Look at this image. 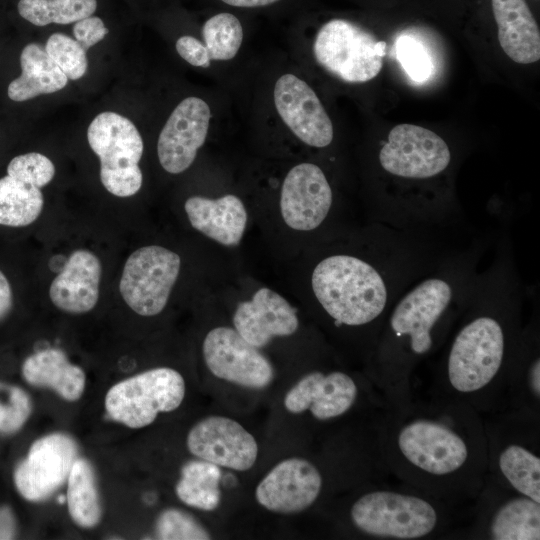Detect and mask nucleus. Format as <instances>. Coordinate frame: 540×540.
I'll return each mask as SVG.
<instances>
[{
  "instance_id": "27",
  "label": "nucleus",
  "mask_w": 540,
  "mask_h": 540,
  "mask_svg": "<svg viewBox=\"0 0 540 540\" xmlns=\"http://www.w3.org/2000/svg\"><path fill=\"white\" fill-rule=\"evenodd\" d=\"M20 65V76L10 82L7 90L8 97L13 101L22 102L54 93L67 85V76L37 43L27 44L23 48Z\"/></svg>"
},
{
  "instance_id": "25",
  "label": "nucleus",
  "mask_w": 540,
  "mask_h": 540,
  "mask_svg": "<svg viewBox=\"0 0 540 540\" xmlns=\"http://www.w3.org/2000/svg\"><path fill=\"white\" fill-rule=\"evenodd\" d=\"M498 40L514 62L530 64L540 58V31L525 0H491Z\"/></svg>"
},
{
  "instance_id": "28",
  "label": "nucleus",
  "mask_w": 540,
  "mask_h": 540,
  "mask_svg": "<svg viewBox=\"0 0 540 540\" xmlns=\"http://www.w3.org/2000/svg\"><path fill=\"white\" fill-rule=\"evenodd\" d=\"M221 481V467L199 458L191 459L181 467L175 493L189 507L214 512L222 501Z\"/></svg>"
},
{
  "instance_id": "38",
  "label": "nucleus",
  "mask_w": 540,
  "mask_h": 540,
  "mask_svg": "<svg viewBox=\"0 0 540 540\" xmlns=\"http://www.w3.org/2000/svg\"><path fill=\"white\" fill-rule=\"evenodd\" d=\"M108 29L101 18L89 16L77 22L73 27L75 40L87 51L107 35Z\"/></svg>"
},
{
  "instance_id": "11",
  "label": "nucleus",
  "mask_w": 540,
  "mask_h": 540,
  "mask_svg": "<svg viewBox=\"0 0 540 540\" xmlns=\"http://www.w3.org/2000/svg\"><path fill=\"white\" fill-rule=\"evenodd\" d=\"M385 51V41L377 40L369 31L343 19L325 23L313 45L317 62L349 83L375 78L382 69Z\"/></svg>"
},
{
  "instance_id": "30",
  "label": "nucleus",
  "mask_w": 540,
  "mask_h": 540,
  "mask_svg": "<svg viewBox=\"0 0 540 540\" xmlns=\"http://www.w3.org/2000/svg\"><path fill=\"white\" fill-rule=\"evenodd\" d=\"M43 206L40 188L9 175L0 178V225L28 226L37 220Z\"/></svg>"
},
{
  "instance_id": "41",
  "label": "nucleus",
  "mask_w": 540,
  "mask_h": 540,
  "mask_svg": "<svg viewBox=\"0 0 540 540\" xmlns=\"http://www.w3.org/2000/svg\"><path fill=\"white\" fill-rule=\"evenodd\" d=\"M16 535V521L9 507H0V540L13 539Z\"/></svg>"
},
{
  "instance_id": "34",
  "label": "nucleus",
  "mask_w": 540,
  "mask_h": 540,
  "mask_svg": "<svg viewBox=\"0 0 540 540\" xmlns=\"http://www.w3.org/2000/svg\"><path fill=\"white\" fill-rule=\"evenodd\" d=\"M45 51L68 79L77 80L85 75L88 67L86 50L75 39L54 33L47 39Z\"/></svg>"
},
{
  "instance_id": "32",
  "label": "nucleus",
  "mask_w": 540,
  "mask_h": 540,
  "mask_svg": "<svg viewBox=\"0 0 540 540\" xmlns=\"http://www.w3.org/2000/svg\"><path fill=\"white\" fill-rule=\"evenodd\" d=\"M204 45L211 60H230L243 41V28L236 16L219 13L209 18L202 29Z\"/></svg>"
},
{
  "instance_id": "31",
  "label": "nucleus",
  "mask_w": 540,
  "mask_h": 540,
  "mask_svg": "<svg viewBox=\"0 0 540 540\" xmlns=\"http://www.w3.org/2000/svg\"><path fill=\"white\" fill-rule=\"evenodd\" d=\"M21 17L36 26L70 24L92 16L97 0H20Z\"/></svg>"
},
{
  "instance_id": "20",
  "label": "nucleus",
  "mask_w": 540,
  "mask_h": 540,
  "mask_svg": "<svg viewBox=\"0 0 540 540\" xmlns=\"http://www.w3.org/2000/svg\"><path fill=\"white\" fill-rule=\"evenodd\" d=\"M274 103L283 122L302 142L316 148L332 142V122L305 81L293 74L282 75L274 87Z\"/></svg>"
},
{
  "instance_id": "35",
  "label": "nucleus",
  "mask_w": 540,
  "mask_h": 540,
  "mask_svg": "<svg viewBox=\"0 0 540 540\" xmlns=\"http://www.w3.org/2000/svg\"><path fill=\"white\" fill-rule=\"evenodd\" d=\"M31 409L30 397L23 389L0 383V432L18 431L29 418Z\"/></svg>"
},
{
  "instance_id": "36",
  "label": "nucleus",
  "mask_w": 540,
  "mask_h": 540,
  "mask_svg": "<svg viewBox=\"0 0 540 540\" xmlns=\"http://www.w3.org/2000/svg\"><path fill=\"white\" fill-rule=\"evenodd\" d=\"M7 175L41 189L54 178L55 166L47 156L30 152L14 157L7 166Z\"/></svg>"
},
{
  "instance_id": "29",
  "label": "nucleus",
  "mask_w": 540,
  "mask_h": 540,
  "mask_svg": "<svg viewBox=\"0 0 540 540\" xmlns=\"http://www.w3.org/2000/svg\"><path fill=\"white\" fill-rule=\"evenodd\" d=\"M67 480L70 517L82 528L95 527L101 520L102 510L93 467L86 459L77 458Z\"/></svg>"
},
{
  "instance_id": "12",
  "label": "nucleus",
  "mask_w": 540,
  "mask_h": 540,
  "mask_svg": "<svg viewBox=\"0 0 540 540\" xmlns=\"http://www.w3.org/2000/svg\"><path fill=\"white\" fill-rule=\"evenodd\" d=\"M181 270L180 256L161 245H146L127 258L119 291L136 314L152 317L166 307Z\"/></svg>"
},
{
  "instance_id": "6",
  "label": "nucleus",
  "mask_w": 540,
  "mask_h": 540,
  "mask_svg": "<svg viewBox=\"0 0 540 540\" xmlns=\"http://www.w3.org/2000/svg\"><path fill=\"white\" fill-rule=\"evenodd\" d=\"M284 409L333 426L355 414L377 419L386 404L370 379L343 367H322L300 376L283 397Z\"/></svg>"
},
{
  "instance_id": "33",
  "label": "nucleus",
  "mask_w": 540,
  "mask_h": 540,
  "mask_svg": "<svg viewBox=\"0 0 540 540\" xmlns=\"http://www.w3.org/2000/svg\"><path fill=\"white\" fill-rule=\"evenodd\" d=\"M155 535L163 540H208L213 535L188 512L168 508L163 510L155 522Z\"/></svg>"
},
{
  "instance_id": "15",
  "label": "nucleus",
  "mask_w": 540,
  "mask_h": 540,
  "mask_svg": "<svg viewBox=\"0 0 540 540\" xmlns=\"http://www.w3.org/2000/svg\"><path fill=\"white\" fill-rule=\"evenodd\" d=\"M447 143L435 132L413 124H399L389 132L379 152L387 173L406 179H428L450 164Z\"/></svg>"
},
{
  "instance_id": "2",
  "label": "nucleus",
  "mask_w": 540,
  "mask_h": 540,
  "mask_svg": "<svg viewBox=\"0 0 540 540\" xmlns=\"http://www.w3.org/2000/svg\"><path fill=\"white\" fill-rule=\"evenodd\" d=\"M463 279L439 269L395 297L363 368L386 406L411 398L420 366L444 345L466 306Z\"/></svg>"
},
{
  "instance_id": "10",
  "label": "nucleus",
  "mask_w": 540,
  "mask_h": 540,
  "mask_svg": "<svg viewBox=\"0 0 540 540\" xmlns=\"http://www.w3.org/2000/svg\"><path fill=\"white\" fill-rule=\"evenodd\" d=\"M462 536L489 540H539L540 503L487 475Z\"/></svg>"
},
{
  "instance_id": "39",
  "label": "nucleus",
  "mask_w": 540,
  "mask_h": 540,
  "mask_svg": "<svg viewBox=\"0 0 540 540\" xmlns=\"http://www.w3.org/2000/svg\"><path fill=\"white\" fill-rule=\"evenodd\" d=\"M178 54L189 64L207 68L211 59L204 43L193 36H182L176 41Z\"/></svg>"
},
{
  "instance_id": "19",
  "label": "nucleus",
  "mask_w": 540,
  "mask_h": 540,
  "mask_svg": "<svg viewBox=\"0 0 540 540\" xmlns=\"http://www.w3.org/2000/svg\"><path fill=\"white\" fill-rule=\"evenodd\" d=\"M211 118L208 104L198 97L182 100L172 111L157 142L162 168L170 174L187 170L204 144Z\"/></svg>"
},
{
  "instance_id": "26",
  "label": "nucleus",
  "mask_w": 540,
  "mask_h": 540,
  "mask_svg": "<svg viewBox=\"0 0 540 540\" xmlns=\"http://www.w3.org/2000/svg\"><path fill=\"white\" fill-rule=\"evenodd\" d=\"M24 379L34 386L48 387L67 401L78 400L86 384V375L57 348H47L26 358L22 365Z\"/></svg>"
},
{
  "instance_id": "21",
  "label": "nucleus",
  "mask_w": 540,
  "mask_h": 540,
  "mask_svg": "<svg viewBox=\"0 0 540 540\" xmlns=\"http://www.w3.org/2000/svg\"><path fill=\"white\" fill-rule=\"evenodd\" d=\"M232 326L250 344L265 348L273 339L289 337L300 326L297 310L281 294L268 287L237 304Z\"/></svg>"
},
{
  "instance_id": "8",
  "label": "nucleus",
  "mask_w": 540,
  "mask_h": 540,
  "mask_svg": "<svg viewBox=\"0 0 540 540\" xmlns=\"http://www.w3.org/2000/svg\"><path fill=\"white\" fill-rule=\"evenodd\" d=\"M87 140L100 160V180L114 196L136 194L143 181L139 162L143 140L134 123L118 113L98 114L87 130Z\"/></svg>"
},
{
  "instance_id": "17",
  "label": "nucleus",
  "mask_w": 540,
  "mask_h": 540,
  "mask_svg": "<svg viewBox=\"0 0 540 540\" xmlns=\"http://www.w3.org/2000/svg\"><path fill=\"white\" fill-rule=\"evenodd\" d=\"M77 453L75 441L64 433L37 439L14 472L18 492L32 502L46 500L67 480Z\"/></svg>"
},
{
  "instance_id": "16",
  "label": "nucleus",
  "mask_w": 540,
  "mask_h": 540,
  "mask_svg": "<svg viewBox=\"0 0 540 540\" xmlns=\"http://www.w3.org/2000/svg\"><path fill=\"white\" fill-rule=\"evenodd\" d=\"M186 446L191 455L235 472L251 470L259 457L255 436L237 420L208 415L188 431Z\"/></svg>"
},
{
  "instance_id": "5",
  "label": "nucleus",
  "mask_w": 540,
  "mask_h": 540,
  "mask_svg": "<svg viewBox=\"0 0 540 540\" xmlns=\"http://www.w3.org/2000/svg\"><path fill=\"white\" fill-rule=\"evenodd\" d=\"M391 479L379 478L356 487L345 512L351 530L382 540L462 536L471 506L451 504Z\"/></svg>"
},
{
  "instance_id": "3",
  "label": "nucleus",
  "mask_w": 540,
  "mask_h": 540,
  "mask_svg": "<svg viewBox=\"0 0 540 540\" xmlns=\"http://www.w3.org/2000/svg\"><path fill=\"white\" fill-rule=\"evenodd\" d=\"M522 330L520 312L507 300L465 306L425 394L463 402L482 415L499 413Z\"/></svg>"
},
{
  "instance_id": "4",
  "label": "nucleus",
  "mask_w": 540,
  "mask_h": 540,
  "mask_svg": "<svg viewBox=\"0 0 540 540\" xmlns=\"http://www.w3.org/2000/svg\"><path fill=\"white\" fill-rule=\"evenodd\" d=\"M310 287L326 321L355 340L364 368L396 297L384 269L359 255L334 253L315 264Z\"/></svg>"
},
{
  "instance_id": "40",
  "label": "nucleus",
  "mask_w": 540,
  "mask_h": 540,
  "mask_svg": "<svg viewBox=\"0 0 540 540\" xmlns=\"http://www.w3.org/2000/svg\"><path fill=\"white\" fill-rule=\"evenodd\" d=\"M13 306V293L11 285L0 270V321H2L11 311Z\"/></svg>"
},
{
  "instance_id": "43",
  "label": "nucleus",
  "mask_w": 540,
  "mask_h": 540,
  "mask_svg": "<svg viewBox=\"0 0 540 540\" xmlns=\"http://www.w3.org/2000/svg\"><path fill=\"white\" fill-rule=\"evenodd\" d=\"M65 500H66V497H64V496H61V497L58 498V501L61 502V503H63Z\"/></svg>"
},
{
  "instance_id": "9",
  "label": "nucleus",
  "mask_w": 540,
  "mask_h": 540,
  "mask_svg": "<svg viewBox=\"0 0 540 540\" xmlns=\"http://www.w3.org/2000/svg\"><path fill=\"white\" fill-rule=\"evenodd\" d=\"M186 394L185 379L171 367H156L113 385L105 409L113 420L133 429L152 424L160 413L176 410Z\"/></svg>"
},
{
  "instance_id": "42",
  "label": "nucleus",
  "mask_w": 540,
  "mask_h": 540,
  "mask_svg": "<svg viewBox=\"0 0 540 540\" xmlns=\"http://www.w3.org/2000/svg\"><path fill=\"white\" fill-rule=\"evenodd\" d=\"M235 7H260L273 4L279 0H221Z\"/></svg>"
},
{
  "instance_id": "23",
  "label": "nucleus",
  "mask_w": 540,
  "mask_h": 540,
  "mask_svg": "<svg viewBox=\"0 0 540 540\" xmlns=\"http://www.w3.org/2000/svg\"><path fill=\"white\" fill-rule=\"evenodd\" d=\"M101 274V261L95 253L86 249L73 251L51 282L52 304L69 314L91 311L99 299Z\"/></svg>"
},
{
  "instance_id": "14",
  "label": "nucleus",
  "mask_w": 540,
  "mask_h": 540,
  "mask_svg": "<svg viewBox=\"0 0 540 540\" xmlns=\"http://www.w3.org/2000/svg\"><path fill=\"white\" fill-rule=\"evenodd\" d=\"M202 356L213 377L243 389L264 390L275 379L270 359L233 326L210 329L202 342Z\"/></svg>"
},
{
  "instance_id": "7",
  "label": "nucleus",
  "mask_w": 540,
  "mask_h": 540,
  "mask_svg": "<svg viewBox=\"0 0 540 540\" xmlns=\"http://www.w3.org/2000/svg\"><path fill=\"white\" fill-rule=\"evenodd\" d=\"M488 476L540 503V418L483 415Z\"/></svg>"
},
{
  "instance_id": "24",
  "label": "nucleus",
  "mask_w": 540,
  "mask_h": 540,
  "mask_svg": "<svg viewBox=\"0 0 540 540\" xmlns=\"http://www.w3.org/2000/svg\"><path fill=\"white\" fill-rule=\"evenodd\" d=\"M184 210L192 228L226 247L237 246L248 222L247 209L234 194L218 198L189 197Z\"/></svg>"
},
{
  "instance_id": "18",
  "label": "nucleus",
  "mask_w": 540,
  "mask_h": 540,
  "mask_svg": "<svg viewBox=\"0 0 540 540\" xmlns=\"http://www.w3.org/2000/svg\"><path fill=\"white\" fill-rule=\"evenodd\" d=\"M333 205L332 188L313 163H300L286 174L280 192V214L292 230L310 232L327 219Z\"/></svg>"
},
{
  "instance_id": "22",
  "label": "nucleus",
  "mask_w": 540,
  "mask_h": 540,
  "mask_svg": "<svg viewBox=\"0 0 540 540\" xmlns=\"http://www.w3.org/2000/svg\"><path fill=\"white\" fill-rule=\"evenodd\" d=\"M502 412L540 418L539 335L534 324L524 327L520 335L507 374Z\"/></svg>"
},
{
  "instance_id": "13",
  "label": "nucleus",
  "mask_w": 540,
  "mask_h": 540,
  "mask_svg": "<svg viewBox=\"0 0 540 540\" xmlns=\"http://www.w3.org/2000/svg\"><path fill=\"white\" fill-rule=\"evenodd\" d=\"M329 476L323 467L303 456L284 458L257 483L255 501L263 509L281 515L302 513L322 498Z\"/></svg>"
},
{
  "instance_id": "37",
  "label": "nucleus",
  "mask_w": 540,
  "mask_h": 540,
  "mask_svg": "<svg viewBox=\"0 0 540 540\" xmlns=\"http://www.w3.org/2000/svg\"><path fill=\"white\" fill-rule=\"evenodd\" d=\"M397 58L406 73L417 82H423L432 74V62L425 47L410 36H401L396 42Z\"/></svg>"
},
{
  "instance_id": "1",
  "label": "nucleus",
  "mask_w": 540,
  "mask_h": 540,
  "mask_svg": "<svg viewBox=\"0 0 540 540\" xmlns=\"http://www.w3.org/2000/svg\"><path fill=\"white\" fill-rule=\"evenodd\" d=\"M375 439L393 478L451 504L472 506L485 484L484 418L463 402L413 393L384 408Z\"/></svg>"
}]
</instances>
